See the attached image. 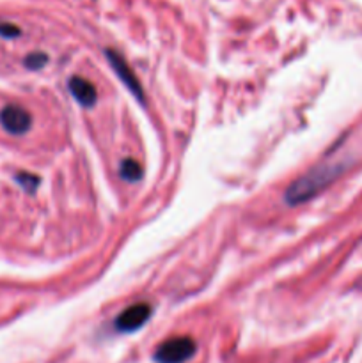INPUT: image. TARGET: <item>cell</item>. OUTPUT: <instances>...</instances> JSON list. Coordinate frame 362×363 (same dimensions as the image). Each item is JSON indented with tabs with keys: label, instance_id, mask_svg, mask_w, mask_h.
<instances>
[{
	"label": "cell",
	"instance_id": "6da1fadb",
	"mask_svg": "<svg viewBox=\"0 0 362 363\" xmlns=\"http://www.w3.org/2000/svg\"><path fill=\"white\" fill-rule=\"evenodd\" d=\"M341 170H343V167L339 163H323V165L314 167L287 186L286 195H284L286 202L290 206H297L309 201L314 195H318L323 188L329 186L339 176Z\"/></svg>",
	"mask_w": 362,
	"mask_h": 363
},
{
	"label": "cell",
	"instance_id": "7a4b0ae2",
	"mask_svg": "<svg viewBox=\"0 0 362 363\" xmlns=\"http://www.w3.org/2000/svg\"><path fill=\"white\" fill-rule=\"evenodd\" d=\"M195 346L190 337H172L160 344L155 351V360L158 363H185L194 357Z\"/></svg>",
	"mask_w": 362,
	"mask_h": 363
},
{
	"label": "cell",
	"instance_id": "3957f363",
	"mask_svg": "<svg viewBox=\"0 0 362 363\" xmlns=\"http://www.w3.org/2000/svg\"><path fill=\"white\" fill-rule=\"evenodd\" d=\"M0 124L11 135H23L31 130L32 116L20 105H7L0 112Z\"/></svg>",
	"mask_w": 362,
	"mask_h": 363
},
{
	"label": "cell",
	"instance_id": "277c9868",
	"mask_svg": "<svg viewBox=\"0 0 362 363\" xmlns=\"http://www.w3.org/2000/svg\"><path fill=\"white\" fill-rule=\"evenodd\" d=\"M105 53H106V59H109L110 66L114 67V71H116L117 77L121 78V82L126 85L128 91H130L131 94H133L141 103L144 101V91H142L141 82H138V78L135 77V73L131 71V67L128 66V62L124 60V57H121L116 50H106Z\"/></svg>",
	"mask_w": 362,
	"mask_h": 363
},
{
	"label": "cell",
	"instance_id": "5b68a950",
	"mask_svg": "<svg viewBox=\"0 0 362 363\" xmlns=\"http://www.w3.org/2000/svg\"><path fill=\"white\" fill-rule=\"evenodd\" d=\"M151 318V307L148 303H135L131 307L124 308L116 319V328L119 332H135L142 328Z\"/></svg>",
	"mask_w": 362,
	"mask_h": 363
},
{
	"label": "cell",
	"instance_id": "8992f818",
	"mask_svg": "<svg viewBox=\"0 0 362 363\" xmlns=\"http://www.w3.org/2000/svg\"><path fill=\"white\" fill-rule=\"evenodd\" d=\"M70 92L82 106H85V108H91L96 103V99H98V92H96L94 85L82 77L70 78Z\"/></svg>",
	"mask_w": 362,
	"mask_h": 363
},
{
	"label": "cell",
	"instance_id": "52a82bcc",
	"mask_svg": "<svg viewBox=\"0 0 362 363\" xmlns=\"http://www.w3.org/2000/svg\"><path fill=\"white\" fill-rule=\"evenodd\" d=\"M119 176L123 177L124 181H128V183H137V181H141L142 176H144V169H142V165L138 162L126 158L121 162Z\"/></svg>",
	"mask_w": 362,
	"mask_h": 363
},
{
	"label": "cell",
	"instance_id": "ba28073f",
	"mask_svg": "<svg viewBox=\"0 0 362 363\" xmlns=\"http://www.w3.org/2000/svg\"><path fill=\"white\" fill-rule=\"evenodd\" d=\"M16 183L20 184V186H23L27 191H34L39 184V177L32 176V174H27V172H21L16 176Z\"/></svg>",
	"mask_w": 362,
	"mask_h": 363
},
{
	"label": "cell",
	"instance_id": "9c48e42d",
	"mask_svg": "<svg viewBox=\"0 0 362 363\" xmlns=\"http://www.w3.org/2000/svg\"><path fill=\"white\" fill-rule=\"evenodd\" d=\"M46 62H48V57H46L45 53H39V52L31 53V55L25 59V66H27L28 69H41Z\"/></svg>",
	"mask_w": 362,
	"mask_h": 363
},
{
	"label": "cell",
	"instance_id": "30bf717a",
	"mask_svg": "<svg viewBox=\"0 0 362 363\" xmlns=\"http://www.w3.org/2000/svg\"><path fill=\"white\" fill-rule=\"evenodd\" d=\"M0 35L6 39H13L16 38V35H20V28L13 23H2V21H0Z\"/></svg>",
	"mask_w": 362,
	"mask_h": 363
}]
</instances>
